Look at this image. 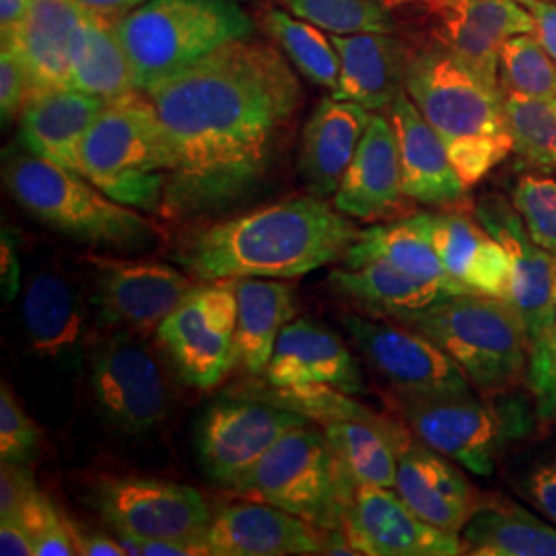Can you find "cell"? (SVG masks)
Returning <instances> with one entry per match:
<instances>
[{
    "label": "cell",
    "instance_id": "21",
    "mask_svg": "<svg viewBox=\"0 0 556 556\" xmlns=\"http://www.w3.org/2000/svg\"><path fill=\"white\" fill-rule=\"evenodd\" d=\"M397 495L420 519L459 534L477 507L475 491L450 457L408 431L397 441Z\"/></svg>",
    "mask_w": 556,
    "mask_h": 556
},
{
    "label": "cell",
    "instance_id": "55",
    "mask_svg": "<svg viewBox=\"0 0 556 556\" xmlns=\"http://www.w3.org/2000/svg\"><path fill=\"white\" fill-rule=\"evenodd\" d=\"M517 2H528V0H517Z\"/></svg>",
    "mask_w": 556,
    "mask_h": 556
},
{
    "label": "cell",
    "instance_id": "38",
    "mask_svg": "<svg viewBox=\"0 0 556 556\" xmlns=\"http://www.w3.org/2000/svg\"><path fill=\"white\" fill-rule=\"evenodd\" d=\"M353 394H346L338 388L326 383H303V386H270L254 390L250 397L270 402L285 410L298 413L309 420H319L324 425L332 420H367V422H386L388 418L379 417L371 408L357 402Z\"/></svg>",
    "mask_w": 556,
    "mask_h": 556
},
{
    "label": "cell",
    "instance_id": "36",
    "mask_svg": "<svg viewBox=\"0 0 556 556\" xmlns=\"http://www.w3.org/2000/svg\"><path fill=\"white\" fill-rule=\"evenodd\" d=\"M262 27L301 75L330 91L337 89L340 59L330 34L277 7L262 13Z\"/></svg>",
    "mask_w": 556,
    "mask_h": 556
},
{
    "label": "cell",
    "instance_id": "47",
    "mask_svg": "<svg viewBox=\"0 0 556 556\" xmlns=\"http://www.w3.org/2000/svg\"><path fill=\"white\" fill-rule=\"evenodd\" d=\"M523 493L538 511L556 523V457L540 464L526 477Z\"/></svg>",
    "mask_w": 556,
    "mask_h": 556
},
{
    "label": "cell",
    "instance_id": "39",
    "mask_svg": "<svg viewBox=\"0 0 556 556\" xmlns=\"http://www.w3.org/2000/svg\"><path fill=\"white\" fill-rule=\"evenodd\" d=\"M289 13L314 23L326 34L351 36L396 29L388 0H280Z\"/></svg>",
    "mask_w": 556,
    "mask_h": 556
},
{
    "label": "cell",
    "instance_id": "44",
    "mask_svg": "<svg viewBox=\"0 0 556 556\" xmlns=\"http://www.w3.org/2000/svg\"><path fill=\"white\" fill-rule=\"evenodd\" d=\"M526 376L536 400L538 417L556 420V312L548 337L530 355Z\"/></svg>",
    "mask_w": 556,
    "mask_h": 556
},
{
    "label": "cell",
    "instance_id": "6",
    "mask_svg": "<svg viewBox=\"0 0 556 556\" xmlns=\"http://www.w3.org/2000/svg\"><path fill=\"white\" fill-rule=\"evenodd\" d=\"M137 89L147 93L231 41L254 36V21L233 0H147L118 20Z\"/></svg>",
    "mask_w": 556,
    "mask_h": 556
},
{
    "label": "cell",
    "instance_id": "33",
    "mask_svg": "<svg viewBox=\"0 0 556 556\" xmlns=\"http://www.w3.org/2000/svg\"><path fill=\"white\" fill-rule=\"evenodd\" d=\"M475 556H556V528L514 503H478L459 532Z\"/></svg>",
    "mask_w": 556,
    "mask_h": 556
},
{
    "label": "cell",
    "instance_id": "50",
    "mask_svg": "<svg viewBox=\"0 0 556 556\" xmlns=\"http://www.w3.org/2000/svg\"><path fill=\"white\" fill-rule=\"evenodd\" d=\"M31 9V0H0V38L2 41L15 40L25 17Z\"/></svg>",
    "mask_w": 556,
    "mask_h": 556
},
{
    "label": "cell",
    "instance_id": "4",
    "mask_svg": "<svg viewBox=\"0 0 556 556\" xmlns=\"http://www.w3.org/2000/svg\"><path fill=\"white\" fill-rule=\"evenodd\" d=\"M4 186L31 217L66 238L96 248L142 250L160 241V225L103 194L79 172L11 151L2 167Z\"/></svg>",
    "mask_w": 556,
    "mask_h": 556
},
{
    "label": "cell",
    "instance_id": "35",
    "mask_svg": "<svg viewBox=\"0 0 556 556\" xmlns=\"http://www.w3.org/2000/svg\"><path fill=\"white\" fill-rule=\"evenodd\" d=\"M406 433L394 420H332L324 425L338 468L353 484L394 489L397 475V441Z\"/></svg>",
    "mask_w": 556,
    "mask_h": 556
},
{
    "label": "cell",
    "instance_id": "46",
    "mask_svg": "<svg viewBox=\"0 0 556 556\" xmlns=\"http://www.w3.org/2000/svg\"><path fill=\"white\" fill-rule=\"evenodd\" d=\"M126 555L137 556H200L211 555L204 540H176V538H139L116 532Z\"/></svg>",
    "mask_w": 556,
    "mask_h": 556
},
{
    "label": "cell",
    "instance_id": "52",
    "mask_svg": "<svg viewBox=\"0 0 556 556\" xmlns=\"http://www.w3.org/2000/svg\"><path fill=\"white\" fill-rule=\"evenodd\" d=\"M77 553L85 556L126 555L118 540L103 536L98 532H80L79 528H77Z\"/></svg>",
    "mask_w": 556,
    "mask_h": 556
},
{
    "label": "cell",
    "instance_id": "8",
    "mask_svg": "<svg viewBox=\"0 0 556 556\" xmlns=\"http://www.w3.org/2000/svg\"><path fill=\"white\" fill-rule=\"evenodd\" d=\"M236 491L334 532L355 486L340 472L326 435L303 425L278 439Z\"/></svg>",
    "mask_w": 556,
    "mask_h": 556
},
{
    "label": "cell",
    "instance_id": "30",
    "mask_svg": "<svg viewBox=\"0 0 556 556\" xmlns=\"http://www.w3.org/2000/svg\"><path fill=\"white\" fill-rule=\"evenodd\" d=\"M328 282L338 295L349 299L365 316L394 318V321L454 295L435 282L406 275L379 260L334 270Z\"/></svg>",
    "mask_w": 556,
    "mask_h": 556
},
{
    "label": "cell",
    "instance_id": "15",
    "mask_svg": "<svg viewBox=\"0 0 556 556\" xmlns=\"http://www.w3.org/2000/svg\"><path fill=\"white\" fill-rule=\"evenodd\" d=\"M478 223L497 239L509 258L507 303L523 324L530 355L548 337L556 312V258L530 238L514 202L484 194L475 202Z\"/></svg>",
    "mask_w": 556,
    "mask_h": 556
},
{
    "label": "cell",
    "instance_id": "5",
    "mask_svg": "<svg viewBox=\"0 0 556 556\" xmlns=\"http://www.w3.org/2000/svg\"><path fill=\"white\" fill-rule=\"evenodd\" d=\"M132 91L108 101L80 147V174L119 204L163 211L172 155L157 110Z\"/></svg>",
    "mask_w": 556,
    "mask_h": 556
},
{
    "label": "cell",
    "instance_id": "23",
    "mask_svg": "<svg viewBox=\"0 0 556 556\" xmlns=\"http://www.w3.org/2000/svg\"><path fill=\"white\" fill-rule=\"evenodd\" d=\"M264 378L270 386L326 383L353 396L367 392L357 358L314 319H293L280 330Z\"/></svg>",
    "mask_w": 556,
    "mask_h": 556
},
{
    "label": "cell",
    "instance_id": "26",
    "mask_svg": "<svg viewBox=\"0 0 556 556\" xmlns=\"http://www.w3.org/2000/svg\"><path fill=\"white\" fill-rule=\"evenodd\" d=\"M108 101L75 87L43 91L27 101L20 116L21 149L80 174V147Z\"/></svg>",
    "mask_w": 556,
    "mask_h": 556
},
{
    "label": "cell",
    "instance_id": "43",
    "mask_svg": "<svg viewBox=\"0 0 556 556\" xmlns=\"http://www.w3.org/2000/svg\"><path fill=\"white\" fill-rule=\"evenodd\" d=\"M34 96L29 71L13 43H2L0 50V114L2 124L20 119L23 108Z\"/></svg>",
    "mask_w": 556,
    "mask_h": 556
},
{
    "label": "cell",
    "instance_id": "41",
    "mask_svg": "<svg viewBox=\"0 0 556 556\" xmlns=\"http://www.w3.org/2000/svg\"><path fill=\"white\" fill-rule=\"evenodd\" d=\"M511 202L530 238L556 258V179L521 176L514 186Z\"/></svg>",
    "mask_w": 556,
    "mask_h": 556
},
{
    "label": "cell",
    "instance_id": "34",
    "mask_svg": "<svg viewBox=\"0 0 556 556\" xmlns=\"http://www.w3.org/2000/svg\"><path fill=\"white\" fill-rule=\"evenodd\" d=\"M71 87L105 101L139 91L119 38L118 20L85 11L73 50Z\"/></svg>",
    "mask_w": 556,
    "mask_h": 556
},
{
    "label": "cell",
    "instance_id": "54",
    "mask_svg": "<svg viewBox=\"0 0 556 556\" xmlns=\"http://www.w3.org/2000/svg\"><path fill=\"white\" fill-rule=\"evenodd\" d=\"M388 2H431V0H388Z\"/></svg>",
    "mask_w": 556,
    "mask_h": 556
},
{
    "label": "cell",
    "instance_id": "40",
    "mask_svg": "<svg viewBox=\"0 0 556 556\" xmlns=\"http://www.w3.org/2000/svg\"><path fill=\"white\" fill-rule=\"evenodd\" d=\"M501 91L556 100V60L534 34L505 41L498 54Z\"/></svg>",
    "mask_w": 556,
    "mask_h": 556
},
{
    "label": "cell",
    "instance_id": "11",
    "mask_svg": "<svg viewBox=\"0 0 556 556\" xmlns=\"http://www.w3.org/2000/svg\"><path fill=\"white\" fill-rule=\"evenodd\" d=\"M303 425L309 418L258 397L217 400L197 429L200 466L213 484L236 491L278 439Z\"/></svg>",
    "mask_w": 556,
    "mask_h": 556
},
{
    "label": "cell",
    "instance_id": "31",
    "mask_svg": "<svg viewBox=\"0 0 556 556\" xmlns=\"http://www.w3.org/2000/svg\"><path fill=\"white\" fill-rule=\"evenodd\" d=\"M21 316L27 342L40 357H62L79 346L85 305L73 282L56 270H40L29 278Z\"/></svg>",
    "mask_w": 556,
    "mask_h": 556
},
{
    "label": "cell",
    "instance_id": "7",
    "mask_svg": "<svg viewBox=\"0 0 556 556\" xmlns=\"http://www.w3.org/2000/svg\"><path fill=\"white\" fill-rule=\"evenodd\" d=\"M396 324L435 342L456 361L472 388L484 394H503L528 374V337L505 299L452 295Z\"/></svg>",
    "mask_w": 556,
    "mask_h": 556
},
{
    "label": "cell",
    "instance_id": "1",
    "mask_svg": "<svg viewBox=\"0 0 556 556\" xmlns=\"http://www.w3.org/2000/svg\"><path fill=\"white\" fill-rule=\"evenodd\" d=\"M172 155L165 219H200L252 199L270 178L301 85L277 46L238 40L147 91Z\"/></svg>",
    "mask_w": 556,
    "mask_h": 556
},
{
    "label": "cell",
    "instance_id": "10",
    "mask_svg": "<svg viewBox=\"0 0 556 556\" xmlns=\"http://www.w3.org/2000/svg\"><path fill=\"white\" fill-rule=\"evenodd\" d=\"M236 278L194 287L157 330L179 376L199 390L219 386L236 367Z\"/></svg>",
    "mask_w": 556,
    "mask_h": 556
},
{
    "label": "cell",
    "instance_id": "2",
    "mask_svg": "<svg viewBox=\"0 0 556 556\" xmlns=\"http://www.w3.org/2000/svg\"><path fill=\"white\" fill-rule=\"evenodd\" d=\"M361 229L321 197H293L190 231L176 250L194 277L295 278L344 258Z\"/></svg>",
    "mask_w": 556,
    "mask_h": 556
},
{
    "label": "cell",
    "instance_id": "29",
    "mask_svg": "<svg viewBox=\"0 0 556 556\" xmlns=\"http://www.w3.org/2000/svg\"><path fill=\"white\" fill-rule=\"evenodd\" d=\"M238 330L236 365L250 376H262L273 358L280 330L299 312L295 289L275 278H236Z\"/></svg>",
    "mask_w": 556,
    "mask_h": 556
},
{
    "label": "cell",
    "instance_id": "3",
    "mask_svg": "<svg viewBox=\"0 0 556 556\" xmlns=\"http://www.w3.org/2000/svg\"><path fill=\"white\" fill-rule=\"evenodd\" d=\"M404 89L443 140L468 188L514 153L501 85L482 77L439 41L410 54Z\"/></svg>",
    "mask_w": 556,
    "mask_h": 556
},
{
    "label": "cell",
    "instance_id": "12",
    "mask_svg": "<svg viewBox=\"0 0 556 556\" xmlns=\"http://www.w3.org/2000/svg\"><path fill=\"white\" fill-rule=\"evenodd\" d=\"M89 383L101 415L122 433L144 435L167 418L169 381L160 358L132 334H116L101 344Z\"/></svg>",
    "mask_w": 556,
    "mask_h": 556
},
{
    "label": "cell",
    "instance_id": "53",
    "mask_svg": "<svg viewBox=\"0 0 556 556\" xmlns=\"http://www.w3.org/2000/svg\"><path fill=\"white\" fill-rule=\"evenodd\" d=\"M77 2L89 13L103 15L110 20H122L130 11L139 9L140 4H144L147 0H77Z\"/></svg>",
    "mask_w": 556,
    "mask_h": 556
},
{
    "label": "cell",
    "instance_id": "51",
    "mask_svg": "<svg viewBox=\"0 0 556 556\" xmlns=\"http://www.w3.org/2000/svg\"><path fill=\"white\" fill-rule=\"evenodd\" d=\"M20 277L21 268L15 243H13V238H9V233L4 231V238H2V293H4V299L15 298L17 289H20Z\"/></svg>",
    "mask_w": 556,
    "mask_h": 556
},
{
    "label": "cell",
    "instance_id": "18",
    "mask_svg": "<svg viewBox=\"0 0 556 556\" xmlns=\"http://www.w3.org/2000/svg\"><path fill=\"white\" fill-rule=\"evenodd\" d=\"M435 41L498 83V54L503 43L521 34H534L536 23L517 0H431Z\"/></svg>",
    "mask_w": 556,
    "mask_h": 556
},
{
    "label": "cell",
    "instance_id": "27",
    "mask_svg": "<svg viewBox=\"0 0 556 556\" xmlns=\"http://www.w3.org/2000/svg\"><path fill=\"white\" fill-rule=\"evenodd\" d=\"M371 116V110L355 101L332 96L314 110L303 128L299 151V172L312 194L321 199L337 194Z\"/></svg>",
    "mask_w": 556,
    "mask_h": 556
},
{
    "label": "cell",
    "instance_id": "16",
    "mask_svg": "<svg viewBox=\"0 0 556 556\" xmlns=\"http://www.w3.org/2000/svg\"><path fill=\"white\" fill-rule=\"evenodd\" d=\"M96 270L100 318L132 334L157 332L197 287L181 270L155 260L89 256Z\"/></svg>",
    "mask_w": 556,
    "mask_h": 556
},
{
    "label": "cell",
    "instance_id": "17",
    "mask_svg": "<svg viewBox=\"0 0 556 556\" xmlns=\"http://www.w3.org/2000/svg\"><path fill=\"white\" fill-rule=\"evenodd\" d=\"M342 532L358 555L456 556L462 538L420 517L386 486L361 484L342 511Z\"/></svg>",
    "mask_w": 556,
    "mask_h": 556
},
{
    "label": "cell",
    "instance_id": "9",
    "mask_svg": "<svg viewBox=\"0 0 556 556\" xmlns=\"http://www.w3.org/2000/svg\"><path fill=\"white\" fill-rule=\"evenodd\" d=\"M408 431L478 477H491L501 450L526 435L530 415L517 402H482L472 392L397 396Z\"/></svg>",
    "mask_w": 556,
    "mask_h": 556
},
{
    "label": "cell",
    "instance_id": "49",
    "mask_svg": "<svg viewBox=\"0 0 556 556\" xmlns=\"http://www.w3.org/2000/svg\"><path fill=\"white\" fill-rule=\"evenodd\" d=\"M0 555L34 556V538L20 519H2L0 521Z\"/></svg>",
    "mask_w": 556,
    "mask_h": 556
},
{
    "label": "cell",
    "instance_id": "42",
    "mask_svg": "<svg viewBox=\"0 0 556 556\" xmlns=\"http://www.w3.org/2000/svg\"><path fill=\"white\" fill-rule=\"evenodd\" d=\"M40 429L27 417L9 388H0V459L11 464H29L40 450Z\"/></svg>",
    "mask_w": 556,
    "mask_h": 556
},
{
    "label": "cell",
    "instance_id": "22",
    "mask_svg": "<svg viewBox=\"0 0 556 556\" xmlns=\"http://www.w3.org/2000/svg\"><path fill=\"white\" fill-rule=\"evenodd\" d=\"M417 215L450 277L470 293L507 301V252L477 217L456 211L454 206L445 211H422Z\"/></svg>",
    "mask_w": 556,
    "mask_h": 556
},
{
    "label": "cell",
    "instance_id": "48",
    "mask_svg": "<svg viewBox=\"0 0 556 556\" xmlns=\"http://www.w3.org/2000/svg\"><path fill=\"white\" fill-rule=\"evenodd\" d=\"M521 4H526V9L534 17V23H536L534 36L544 46V50L556 60V0L555 2L528 0Z\"/></svg>",
    "mask_w": 556,
    "mask_h": 556
},
{
    "label": "cell",
    "instance_id": "13",
    "mask_svg": "<svg viewBox=\"0 0 556 556\" xmlns=\"http://www.w3.org/2000/svg\"><path fill=\"white\" fill-rule=\"evenodd\" d=\"M89 501L114 532L130 536L202 540L213 517L197 489L160 478L103 477Z\"/></svg>",
    "mask_w": 556,
    "mask_h": 556
},
{
    "label": "cell",
    "instance_id": "25",
    "mask_svg": "<svg viewBox=\"0 0 556 556\" xmlns=\"http://www.w3.org/2000/svg\"><path fill=\"white\" fill-rule=\"evenodd\" d=\"M330 40L340 59V77L332 98L355 101L371 112L388 110L404 91L413 54L404 41L386 31L330 34Z\"/></svg>",
    "mask_w": 556,
    "mask_h": 556
},
{
    "label": "cell",
    "instance_id": "19",
    "mask_svg": "<svg viewBox=\"0 0 556 556\" xmlns=\"http://www.w3.org/2000/svg\"><path fill=\"white\" fill-rule=\"evenodd\" d=\"M402 188L400 153L390 116L374 114L332 204L358 220H396L413 215Z\"/></svg>",
    "mask_w": 556,
    "mask_h": 556
},
{
    "label": "cell",
    "instance_id": "37",
    "mask_svg": "<svg viewBox=\"0 0 556 556\" xmlns=\"http://www.w3.org/2000/svg\"><path fill=\"white\" fill-rule=\"evenodd\" d=\"M503 110L517 157L542 172L556 169V100L503 91Z\"/></svg>",
    "mask_w": 556,
    "mask_h": 556
},
{
    "label": "cell",
    "instance_id": "14",
    "mask_svg": "<svg viewBox=\"0 0 556 556\" xmlns=\"http://www.w3.org/2000/svg\"><path fill=\"white\" fill-rule=\"evenodd\" d=\"M342 326L363 357L388 379L397 396H439L472 392L470 379L435 342L402 324L344 314Z\"/></svg>",
    "mask_w": 556,
    "mask_h": 556
},
{
    "label": "cell",
    "instance_id": "28",
    "mask_svg": "<svg viewBox=\"0 0 556 556\" xmlns=\"http://www.w3.org/2000/svg\"><path fill=\"white\" fill-rule=\"evenodd\" d=\"M85 9L77 0H31L13 43L29 71L34 96L71 87L73 50ZM31 96V98H34Z\"/></svg>",
    "mask_w": 556,
    "mask_h": 556
},
{
    "label": "cell",
    "instance_id": "24",
    "mask_svg": "<svg viewBox=\"0 0 556 556\" xmlns=\"http://www.w3.org/2000/svg\"><path fill=\"white\" fill-rule=\"evenodd\" d=\"M388 116L396 130L404 194L439 208L462 204L468 186L457 176L443 140L422 118L406 89L388 108Z\"/></svg>",
    "mask_w": 556,
    "mask_h": 556
},
{
    "label": "cell",
    "instance_id": "20",
    "mask_svg": "<svg viewBox=\"0 0 556 556\" xmlns=\"http://www.w3.org/2000/svg\"><path fill=\"white\" fill-rule=\"evenodd\" d=\"M326 534L275 505H229L211 517L204 544L211 556L324 555Z\"/></svg>",
    "mask_w": 556,
    "mask_h": 556
},
{
    "label": "cell",
    "instance_id": "32",
    "mask_svg": "<svg viewBox=\"0 0 556 556\" xmlns=\"http://www.w3.org/2000/svg\"><path fill=\"white\" fill-rule=\"evenodd\" d=\"M342 260L349 268L369 260H379L406 275L435 282L454 295L470 293L445 270L417 213L363 229Z\"/></svg>",
    "mask_w": 556,
    "mask_h": 556
},
{
    "label": "cell",
    "instance_id": "45",
    "mask_svg": "<svg viewBox=\"0 0 556 556\" xmlns=\"http://www.w3.org/2000/svg\"><path fill=\"white\" fill-rule=\"evenodd\" d=\"M38 489L34 475L25 464L2 462L0 468V521L20 517L21 507Z\"/></svg>",
    "mask_w": 556,
    "mask_h": 556
}]
</instances>
